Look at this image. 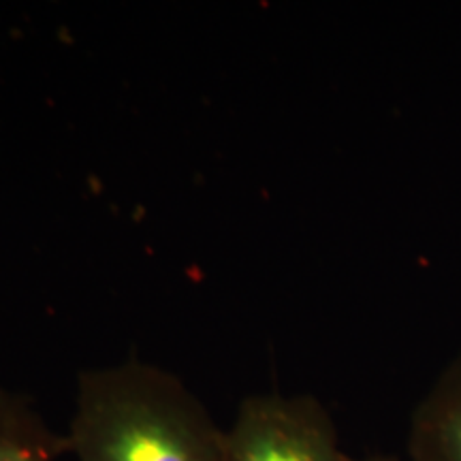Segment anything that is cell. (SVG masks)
Listing matches in <instances>:
<instances>
[{
    "label": "cell",
    "instance_id": "6da1fadb",
    "mask_svg": "<svg viewBox=\"0 0 461 461\" xmlns=\"http://www.w3.org/2000/svg\"><path fill=\"white\" fill-rule=\"evenodd\" d=\"M75 461H229L227 431L173 374L126 361L79 374Z\"/></svg>",
    "mask_w": 461,
    "mask_h": 461
},
{
    "label": "cell",
    "instance_id": "7a4b0ae2",
    "mask_svg": "<svg viewBox=\"0 0 461 461\" xmlns=\"http://www.w3.org/2000/svg\"><path fill=\"white\" fill-rule=\"evenodd\" d=\"M229 461H355L312 395H250L227 429Z\"/></svg>",
    "mask_w": 461,
    "mask_h": 461
},
{
    "label": "cell",
    "instance_id": "3957f363",
    "mask_svg": "<svg viewBox=\"0 0 461 461\" xmlns=\"http://www.w3.org/2000/svg\"><path fill=\"white\" fill-rule=\"evenodd\" d=\"M408 461H461V350L412 411Z\"/></svg>",
    "mask_w": 461,
    "mask_h": 461
},
{
    "label": "cell",
    "instance_id": "277c9868",
    "mask_svg": "<svg viewBox=\"0 0 461 461\" xmlns=\"http://www.w3.org/2000/svg\"><path fill=\"white\" fill-rule=\"evenodd\" d=\"M68 455L65 434L50 428L26 395L0 389V461H58Z\"/></svg>",
    "mask_w": 461,
    "mask_h": 461
},
{
    "label": "cell",
    "instance_id": "5b68a950",
    "mask_svg": "<svg viewBox=\"0 0 461 461\" xmlns=\"http://www.w3.org/2000/svg\"><path fill=\"white\" fill-rule=\"evenodd\" d=\"M355 461H400V459H397V457H389V455H374V457L355 459Z\"/></svg>",
    "mask_w": 461,
    "mask_h": 461
}]
</instances>
